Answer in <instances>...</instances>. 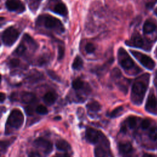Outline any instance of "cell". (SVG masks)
<instances>
[{
  "label": "cell",
  "mask_w": 157,
  "mask_h": 157,
  "mask_svg": "<svg viewBox=\"0 0 157 157\" xmlns=\"http://www.w3.org/2000/svg\"><path fill=\"white\" fill-rule=\"evenodd\" d=\"M36 28L47 34H61L65 31L63 23L57 18L48 14L39 15L35 21Z\"/></svg>",
  "instance_id": "obj_1"
},
{
  "label": "cell",
  "mask_w": 157,
  "mask_h": 157,
  "mask_svg": "<svg viewBox=\"0 0 157 157\" xmlns=\"http://www.w3.org/2000/svg\"><path fill=\"white\" fill-rule=\"evenodd\" d=\"M149 79V74H144L137 77L134 82L131 94V99L134 104L139 105L142 103L148 86Z\"/></svg>",
  "instance_id": "obj_2"
},
{
  "label": "cell",
  "mask_w": 157,
  "mask_h": 157,
  "mask_svg": "<svg viewBox=\"0 0 157 157\" xmlns=\"http://www.w3.org/2000/svg\"><path fill=\"white\" fill-rule=\"evenodd\" d=\"M117 57L119 64L128 74L134 75L140 72V69L136 65L132 59L123 48H119Z\"/></svg>",
  "instance_id": "obj_3"
},
{
  "label": "cell",
  "mask_w": 157,
  "mask_h": 157,
  "mask_svg": "<svg viewBox=\"0 0 157 157\" xmlns=\"http://www.w3.org/2000/svg\"><path fill=\"white\" fill-rule=\"evenodd\" d=\"M38 48V44L36 40L28 34H25L22 39L14 51V54L18 56H24L29 53L35 52Z\"/></svg>",
  "instance_id": "obj_4"
},
{
  "label": "cell",
  "mask_w": 157,
  "mask_h": 157,
  "mask_svg": "<svg viewBox=\"0 0 157 157\" xmlns=\"http://www.w3.org/2000/svg\"><path fill=\"white\" fill-rule=\"evenodd\" d=\"M24 116L20 110L13 109L9 115L5 128L6 135L11 134L14 130L20 129L23 124Z\"/></svg>",
  "instance_id": "obj_5"
},
{
  "label": "cell",
  "mask_w": 157,
  "mask_h": 157,
  "mask_svg": "<svg viewBox=\"0 0 157 157\" xmlns=\"http://www.w3.org/2000/svg\"><path fill=\"white\" fill-rule=\"evenodd\" d=\"M86 140L93 144H109L108 139L105 135L100 131L93 128H88L85 131Z\"/></svg>",
  "instance_id": "obj_6"
},
{
  "label": "cell",
  "mask_w": 157,
  "mask_h": 157,
  "mask_svg": "<svg viewBox=\"0 0 157 157\" xmlns=\"http://www.w3.org/2000/svg\"><path fill=\"white\" fill-rule=\"evenodd\" d=\"M20 31L17 28L12 26L7 28L1 34L2 42L7 47L12 46L18 39Z\"/></svg>",
  "instance_id": "obj_7"
},
{
  "label": "cell",
  "mask_w": 157,
  "mask_h": 157,
  "mask_svg": "<svg viewBox=\"0 0 157 157\" xmlns=\"http://www.w3.org/2000/svg\"><path fill=\"white\" fill-rule=\"evenodd\" d=\"M44 8L63 17L68 15L67 7L61 0H47Z\"/></svg>",
  "instance_id": "obj_8"
},
{
  "label": "cell",
  "mask_w": 157,
  "mask_h": 157,
  "mask_svg": "<svg viewBox=\"0 0 157 157\" xmlns=\"http://www.w3.org/2000/svg\"><path fill=\"white\" fill-rule=\"evenodd\" d=\"M125 44L129 47L142 48L145 50H150L151 48L150 42L148 40H145L138 32H134L131 38L125 42Z\"/></svg>",
  "instance_id": "obj_9"
},
{
  "label": "cell",
  "mask_w": 157,
  "mask_h": 157,
  "mask_svg": "<svg viewBox=\"0 0 157 157\" xmlns=\"http://www.w3.org/2000/svg\"><path fill=\"white\" fill-rule=\"evenodd\" d=\"M130 52L131 54L137 59V60L140 62V63L143 66L149 70L153 69L155 66V63L150 57L137 51L131 50Z\"/></svg>",
  "instance_id": "obj_10"
},
{
  "label": "cell",
  "mask_w": 157,
  "mask_h": 157,
  "mask_svg": "<svg viewBox=\"0 0 157 157\" xmlns=\"http://www.w3.org/2000/svg\"><path fill=\"white\" fill-rule=\"evenodd\" d=\"M5 6L10 12L21 13L25 11V6L20 0H7Z\"/></svg>",
  "instance_id": "obj_11"
},
{
  "label": "cell",
  "mask_w": 157,
  "mask_h": 157,
  "mask_svg": "<svg viewBox=\"0 0 157 157\" xmlns=\"http://www.w3.org/2000/svg\"><path fill=\"white\" fill-rule=\"evenodd\" d=\"M119 153L123 157H132L134 149L129 142H121L118 145Z\"/></svg>",
  "instance_id": "obj_12"
},
{
  "label": "cell",
  "mask_w": 157,
  "mask_h": 157,
  "mask_svg": "<svg viewBox=\"0 0 157 157\" xmlns=\"http://www.w3.org/2000/svg\"><path fill=\"white\" fill-rule=\"evenodd\" d=\"M34 145L41 148L45 155L49 154L53 149L52 142L43 137H39L34 141Z\"/></svg>",
  "instance_id": "obj_13"
},
{
  "label": "cell",
  "mask_w": 157,
  "mask_h": 157,
  "mask_svg": "<svg viewBox=\"0 0 157 157\" xmlns=\"http://www.w3.org/2000/svg\"><path fill=\"white\" fill-rule=\"evenodd\" d=\"M145 110L149 113L157 114V99L153 91L148 94L145 104Z\"/></svg>",
  "instance_id": "obj_14"
},
{
  "label": "cell",
  "mask_w": 157,
  "mask_h": 157,
  "mask_svg": "<svg viewBox=\"0 0 157 157\" xmlns=\"http://www.w3.org/2000/svg\"><path fill=\"white\" fill-rule=\"evenodd\" d=\"M109 144H99L94 149L95 157H109Z\"/></svg>",
  "instance_id": "obj_15"
},
{
  "label": "cell",
  "mask_w": 157,
  "mask_h": 157,
  "mask_svg": "<svg viewBox=\"0 0 157 157\" xmlns=\"http://www.w3.org/2000/svg\"><path fill=\"white\" fill-rule=\"evenodd\" d=\"M157 30L156 25L151 20H147L144 23L143 26V31L145 34H152Z\"/></svg>",
  "instance_id": "obj_16"
},
{
  "label": "cell",
  "mask_w": 157,
  "mask_h": 157,
  "mask_svg": "<svg viewBox=\"0 0 157 157\" xmlns=\"http://www.w3.org/2000/svg\"><path fill=\"white\" fill-rule=\"evenodd\" d=\"M36 96L29 92H23L20 94V100L25 104H32L36 101Z\"/></svg>",
  "instance_id": "obj_17"
},
{
  "label": "cell",
  "mask_w": 157,
  "mask_h": 157,
  "mask_svg": "<svg viewBox=\"0 0 157 157\" xmlns=\"http://www.w3.org/2000/svg\"><path fill=\"white\" fill-rule=\"evenodd\" d=\"M57 99V94L55 92L48 91L46 93L43 98L44 101L49 105H51L55 103Z\"/></svg>",
  "instance_id": "obj_18"
},
{
  "label": "cell",
  "mask_w": 157,
  "mask_h": 157,
  "mask_svg": "<svg viewBox=\"0 0 157 157\" xmlns=\"http://www.w3.org/2000/svg\"><path fill=\"white\" fill-rule=\"evenodd\" d=\"M29 9L33 13H36L42 0H25Z\"/></svg>",
  "instance_id": "obj_19"
},
{
  "label": "cell",
  "mask_w": 157,
  "mask_h": 157,
  "mask_svg": "<svg viewBox=\"0 0 157 157\" xmlns=\"http://www.w3.org/2000/svg\"><path fill=\"white\" fill-rule=\"evenodd\" d=\"M55 146L58 150L61 151H67L71 149L70 144L66 140L63 139L58 140L56 141Z\"/></svg>",
  "instance_id": "obj_20"
},
{
  "label": "cell",
  "mask_w": 157,
  "mask_h": 157,
  "mask_svg": "<svg viewBox=\"0 0 157 157\" xmlns=\"http://www.w3.org/2000/svg\"><path fill=\"white\" fill-rule=\"evenodd\" d=\"M86 107L91 112H98L100 110L101 105L97 101H92L86 105Z\"/></svg>",
  "instance_id": "obj_21"
},
{
  "label": "cell",
  "mask_w": 157,
  "mask_h": 157,
  "mask_svg": "<svg viewBox=\"0 0 157 157\" xmlns=\"http://www.w3.org/2000/svg\"><path fill=\"white\" fill-rule=\"evenodd\" d=\"M49 60L50 56L47 54H43L42 55L39 56L36 59V64L39 66H42L47 64L49 62Z\"/></svg>",
  "instance_id": "obj_22"
},
{
  "label": "cell",
  "mask_w": 157,
  "mask_h": 157,
  "mask_svg": "<svg viewBox=\"0 0 157 157\" xmlns=\"http://www.w3.org/2000/svg\"><path fill=\"white\" fill-rule=\"evenodd\" d=\"M83 64V62L81 57L79 56H77L73 61L72 67L75 70H80L82 68Z\"/></svg>",
  "instance_id": "obj_23"
},
{
  "label": "cell",
  "mask_w": 157,
  "mask_h": 157,
  "mask_svg": "<svg viewBox=\"0 0 157 157\" xmlns=\"http://www.w3.org/2000/svg\"><path fill=\"white\" fill-rule=\"evenodd\" d=\"M72 86L73 89H74L75 90L77 91V90H81L83 88H84L85 83L80 78H75V80H74L72 81Z\"/></svg>",
  "instance_id": "obj_24"
},
{
  "label": "cell",
  "mask_w": 157,
  "mask_h": 157,
  "mask_svg": "<svg viewBox=\"0 0 157 157\" xmlns=\"http://www.w3.org/2000/svg\"><path fill=\"white\" fill-rule=\"evenodd\" d=\"M58 59L61 61L63 59L65 53V47L64 45L62 42H59L58 44Z\"/></svg>",
  "instance_id": "obj_25"
},
{
  "label": "cell",
  "mask_w": 157,
  "mask_h": 157,
  "mask_svg": "<svg viewBox=\"0 0 157 157\" xmlns=\"http://www.w3.org/2000/svg\"><path fill=\"white\" fill-rule=\"evenodd\" d=\"M137 123V118L134 116L129 117L126 119L127 125L131 129H133L136 126Z\"/></svg>",
  "instance_id": "obj_26"
},
{
  "label": "cell",
  "mask_w": 157,
  "mask_h": 157,
  "mask_svg": "<svg viewBox=\"0 0 157 157\" xmlns=\"http://www.w3.org/2000/svg\"><path fill=\"white\" fill-rule=\"evenodd\" d=\"M110 75H111V77L115 80H117L121 78H122V75H121V71H120L119 69L115 67L114 68L112 72H111V74H110Z\"/></svg>",
  "instance_id": "obj_27"
},
{
  "label": "cell",
  "mask_w": 157,
  "mask_h": 157,
  "mask_svg": "<svg viewBox=\"0 0 157 157\" xmlns=\"http://www.w3.org/2000/svg\"><path fill=\"white\" fill-rule=\"evenodd\" d=\"M96 50V46L92 42H88L85 45V51L88 54L93 53Z\"/></svg>",
  "instance_id": "obj_28"
},
{
  "label": "cell",
  "mask_w": 157,
  "mask_h": 157,
  "mask_svg": "<svg viewBox=\"0 0 157 157\" xmlns=\"http://www.w3.org/2000/svg\"><path fill=\"white\" fill-rule=\"evenodd\" d=\"M123 110V107L122 106H120L118 107L117 108H115V109H113L110 113H109V116L111 118H115L117 117L118 116H120V115L121 113V112Z\"/></svg>",
  "instance_id": "obj_29"
},
{
  "label": "cell",
  "mask_w": 157,
  "mask_h": 157,
  "mask_svg": "<svg viewBox=\"0 0 157 157\" xmlns=\"http://www.w3.org/2000/svg\"><path fill=\"white\" fill-rule=\"evenodd\" d=\"M42 78V75L39 72H34L32 74L29 75L27 78H28L29 82H35L36 80H40V78Z\"/></svg>",
  "instance_id": "obj_30"
},
{
  "label": "cell",
  "mask_w": 157,
  "mask_h": 157,
  "mask_svg": "<svg viewBox=\"0 0 157 157\" xmlns=\"http://www.w3.org/2000/svg\"><path fill=\"white\" fill-rule=\"evenodd\" d=\"M148 136L152 140H157V127H151L148 132Z\"/></svg>",
  "instance_id": "obj_31"
},
{
  "label": "cell",
  "mask_w": 157,
  "mask_h": 157,
  "mask_svg": "<svg viewBox=\"0 0 157 157\" xmlns=\"http://www.w3.org/2000/svg\"><path fill=\"white\" fill-rule=\"evenodd\" d=\"M36 111L37 113L40 115H45L48 113V110L47 107L44 105H39L36 107Z\"/></svg>",
  "instance_id": "obj_32"
},
{
  "label": "cell",
  "mask_w": 157,
  "mask_h": 157,
  "mask_svg": "<svg viewBox=\"0 0 157 157\" xmlns=\"http://www.w3.org/2000/svg\"><path fill=\"white\" fill-rule=\"evenodd\" d=\"M20 64V61L17 58H12L9 61V66L10 68L17 67Z\"/></svg>",
  "instance_id": "obj_33"
},
{
  "label": "cell",
  "mask_w": 157,
  "mask_h": 157,
  "mask_svg": "<svg viewBox=\"0 0 157 157\" xmlns=\"http://www.w3.org/2000/svg\"><path fill=\"white\" fill-rule=\"evenodd\" d=\"M47 74L50 76V77L51 78H52L53 80L56 81V82H61V79L59 78V77L55 73V72H54L52 70H48L47 71Z\"/></svg>",
  "instance_id": "obj_34"
},
{
  "label": "cell",
  "mask_w": 157,
  "mask_h": 157,
  "mask_svg": "<svg viewBox=\"0 0 157 157\" xmlns=\"http://www.w3.org/2000/svg\"><path fill=\"white\" fill-rule=\"evenodd\" d=\"M150 121L148 119H145L142 120L140 124V126L143 129H148L150 127Z\"/></svg>",
  "instance_id": "obj_35"
},
{
  "label": "cell",
  "mask_w": 157,
  "mask_h": 157,
  "mask_svg": "<svg viewBox=\"0 0 157 157\" xmlns=\"http://www.w3.org/2000/svg\"><path fill=\"white\" fill-rule=\"evenodd\" d=\"M10 144V141L9 140H2L1 142V151H4Z\"/></svg>",
  "instance_id": "obj_36"
},
{
  "label": "cell",
  "mask_w": 157,
  "mask_h": 157,
  "mask_svg": "<svg viewBox=\"0 0 157 157\" xmlns=\"http://www.w3.org/2000/svg\"><path fill=\"white\" fill-rule=\"evenodd\" d=\"M28 157H42V156L39 152L36 151H33L29 153Z\"/></svg>",
  "instance_id": "obj_37"
},
{
  "label": "cell",
  "mask_w": 157,
  "mask_h": 157,
  "mask_svg": "<svg viewBox=\"0 0 157 157\" xmlns=\"http://www.w3.org/2000/svg\"><path fill=\"white\" fill-rule=\"evenodd\" d=\"M33 112H34V110H33V109L31 107H26V113H27L28 115H33Z\"/></svg>",
  "instance_id": "obj_38"
},
{
  "label": "cell",
  "mask_w": 157,
  "mask_h": 157,
  "mask_svg": "<svg viewBox=\"0 0 157 157\" xmlns=\"http://www.w3.org/2000/svg\"><path fill=\"white\" fill-rule=\"evenodd\" d=\"M5 98H6V94L3 93H1V96H0V101H1V102L2 103L4 102V101L5 100Z\"/></svg>",
  "instance_id": "obj_39"
},
{
  "label": "cell",
  "mask_w": 157,
  "mask_h": 157,
  "mask_svg": "<svg viewBox=\"0 0 157 157\" xmlns=\"http://www.w3.org/2000/svg\"><path fill=\"white\" fill-rule=\"evenodd\" d=\"M154 84L155 85V86L157 88V70L155 72V77H154Z\"/></svg>",
  "instance_id": "obj_40"
},
{
  "label": "cell",
  "mask_w": 157,
  "mask_h": 157,
  "mask_svg": "<svg viewBox=\"0 0 157 157\" xmlns=\"http://www.w3.org/2000/svg\"><path fill=\"white\" fill-rule=\"evenodd\" d=\"M142 157H156V156L153 155H151V154H147V153H146V154H144Z\"/></svg>",
  "instance_id": "obj_41"
},
{
  "label": "cell",
  "mask_w": 157,
  "mask_h": 157,
  "mask_svg": "<svg viewBox=\"0 0 157 157\" xmlns=\"http://www.w3.org/2000/svg\"><path fill=\"white\" fill-rule=\"evenodd\" d=\"M54 119H55V120H59V119H61V117H55Z\"/></svg>",
  "instance_id": "obj_42"
},
{
  "label": "cell",
  "mask_w": 157,
  "mask_h": 157,
  "mask_svg": "<svg viewBox=\"0 0 157 157\" xmlns=\"http://www.w3.org/2000/svg\"><path fill=\"white\" fill-rule=\"evenodd\" d=\"M155 14H156V15L157 16V8L155 9Z\"/></svg>",
  "instance_id": "obj_43"
},
{
  "label": "cell",
  "mask_w": 157,
  "mask_h": 157,
  "mask_svg": "<svg viewBox=\"0 0 157 157\" xmlns=\"http://www.w3.org/2000/svg\"><path fill=\"white\" fill-rule=\"evenodd\" d=\"M156 56H157V53H156Z\"/></svg>",
  "instance_id": "obj_44"
}]
</instances>
